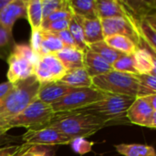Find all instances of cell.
I'll return each mask as SVG.
<instances>
[{"mask_svg":"<svg viewBox=\"0 0 156 156\" xmlns=\"http://www.w3.org/2000/svg\"><path fill=\"white\" fill-rule=\"evenodd\" d=\"M27 0H10L0 11V25L12 31L15 22L19 18H27Z\"/></svg>","mask_w":156,"mask_h":156,"instance_id":"obj_12","label":"cell"},{"mask_svg":"<svg viewBox=\"0 0 156 156\" xmlns=\"http://www.w3.org/2000/svg\"><path fill=\"white\" fill-rule=\"evenodd\" d=\"M73 15L85 19L98 18L95 10V0H69Z\"/></svg>","mask_w":156,"mask_h":156,"instance_id":"obj_23","label":"cell"},{"mask_svg":"<svg viewBox=\"0 0 156 156\" xmlns=\"http://www.w3.org/2000/svg\"><path fill=\"white\" fill-rule=\"evenodd\" d=\"M95 10L99 19L112 17L133 18L120 0H95Z\"/></svg>","mask_w":156,"mask_h":156,"instance_id":"obj_13","label":"cell"},{"mask_svg":"<svg viewBox=\"0 0 156 156\" xmlns=\"http://www.w3.org/2000/svg\"><path fill=\"white\" fill-rule=\"evenodd\" d=\"M155 14L150 15L144 17L139 22L140 32L142 39L144 45L155 55V37H156V25Z\"/></svg>","mask_w":156,"mask_h":156,"instance_id":"obj_19","label":"cell"},{"mask_svg":"<svg viewBox=\"0 0 156 156\" xmlns=\"http://www.w3.org/2000/svg\"><path fill=\"white\" fill-rule=\"evenodd\" d=\"M132 16L138 22L144 17L154 14L155 1H121Z\"/></svg>","mask_w":156,"mask_h":156,"instance_id":"obj_18","label":"cell"},{"mask_svg":"<svg viewBox=\"0 0 156 156\" xmlns=\"http://www.w3.org/2000/svg\"><path fill=\"white\" fill-rule=\"evenodd\" d=\"M73 16V13L70 9L69 4V0H67V4L66 5L59 10H57L55 12H53L52 14H50L47 18H45L42 21V26L41 28L45 27L46 26H48V24L55 22V21H58V20H63V19H70Z\"/></svg>","mask_w":156,"mask_h":156,"instance_id":"obj_31","label":"cell"},{"mask_svg":"<svg viewBox=\"0 0 156 156\" xmlns=\"http://www.w3.org/2000/svg\"><path fill=\"white\" fill-rule=\"evenodd\" d=\"M21 138L26 144L40 146L65 145L69 144L72 141L69 137L52 126H46L37 130H27Z\"/></svg>","mask_w":156,"mask_h":156,"instance_id":"obj_11","label":"cell"},{"mask_svg":"<svg viewBox=\"0 0 156 156\" xmlns=\"http://www.w3.org/2000/svg\"><path fill=\"white\" fill-rule=\"evenodd\" d=\"M89 48L90 50H92L93 52H95L96 54H98L101 58H102L105 61H107L109 64H112L116 59H118L120 57H122V53L114 50L113 48H112L111 47H109L104 40L94 43L92 45L89 46Z\"/></svg>","mask_w":156,"mask_h":156,"instance_id":"obj_28","label":"cell"},{"mask_svg":"<svg viewBox=\"0 0 156 156\" xmlns=\"http://www.w3.org/2000/svg\"><path fill=\"white\" fill-rule=\"evenodd\" d=\"M72 89L60 80L40 84L37 91V99L48 105H52Z\"/></svg>","mask_w":156,"mask_h":156,"instance_id":"obj_14","label":"cell"},{"mask_svg":"<svg viewBox=\"0 0 156 156\" xmlns=\"http://www.w3.org/2000/svg\"><path fill=\"white\" fill-rule=\"evenodd\" d=\"M64 48L65 47L61 40L54 33L42 29V41L39 57L48 54H55Z\"/></svg>","mask_w":156,"mask_h":156,"instance_id":"obj_24","label":"cell"},{"mask_svg":"<svg viewBox=\"0 0 156 156\" xmlns=\"http://www.w3.org/2000/svg\"><path fill=\"white\" fill-rule=\"evenodd\" d=\"M127 120L136 125L156 127V94L136 98L127 111Z\"/></svg>","mask_w":156,"mask_h":156,"instance_id":"obj_9","label":"cell"},{"mask_svg":"<svg viewBox=\"0 0 156 156\" xmlns=\"http://www.w3.org/2000/svg\"><path fill=\"white\" fill-rule=\"evenodd\" d=\"M21 145H5L0 147V156H15L20 150Z\"/></svg>","mask_w":156,"mask_h":156,"instance_id":"obj_39","label":"cell"},{"mask_svg":"<svg viewBox=\"0 0 156 156\" xmlns=\"http://www.w3.org/2000/svg\"><path fill=\"white\" fill-rule=\"evenodd\" d=\"M108 123L98 116L83 111L55 113L48 126H52L71 140L87 138L96 133Z\"/></svg>","mask_w":156,"mask_h":156,"instance_id":"obj_1","label":"cell"},{"mask_svg":"<svg viewBox=\"0 0 156 156\" xmlns=\"http://www.w3.org/2000/svg\"><path fill=\"white\" fill-rule=\"evenodd\" d=\"M91 77L88 74L85 68L74 69L68 70L66 75L60 80L61 82L70 88H91Z\"/></svg>","mask_w":156,"mask_h":156,"instance_id":"obj_20","label":"cell"},{"mask_svg":"<svg viewBox=\"0 0 156 156\" xmlns=\"http://www.w3.org/2000/svg\"><path fill=\"white\" fill-rule=\"evenodd\" d=\"M81 26L84 34V39L88 47L104 39L101 19H85L81 17Z\"/></svg>","mask_w":156,"mask_h":156,"instance_id":"obj_21","label":"cell"},{"mask_svg":"<svg viewBox=\"0 0 156 156\" xmlns=\"http://www.w3.org/2000/svg\"><path fill=\"white\" fill-rule=\"evenodd\" d=\"M66 68L55 54L40 56L35 64L34 76L39 84L59 81L67 73Z\"/></svg>","mask_w":156,"mask_h":156,"instance_id":"obj_10","label":"cell"},{"mask_svg":"<svg viewBox=\"0 0 156 156\" xmlns=\"http://www.w3.org/2000/svg\"><path fill=\"white\" fill-rule=\"evenodd\" d=\"M84 68L91 78L108 73L112 70L111 64H109L90 48H88L84 54Z\"/></svg>","mask_w":156,"mask_h":156,"instance_id":"obj_15","label":"cell"},{"mask_svg":"<svg viewBox=\"0 0 156 156\" xmlns=\"http://www.w3.org/2000/svg\"><path fill=\"white\" fill-rule=\"evenodd\" d=\"M135 67L139 74L155 75V55L145 48H138L133 54Z\"/></svg>","mask_w":156,"mask_h":156,"instance_id":"obj_17","label":"cell"},{"mask_svg":"<svg viewBox=\"0 0 156 156\" xmlns=\"http://www.w3.org/2000/svg\"><path fill=\"white\" fill-rule=\"evenodd\" d=\"M28 146H29V145H28V144H22V145H21V148H20V150L18 151V153H17V154H16L15 156H19V155H20V154H21V153H22V152H23V151H24V150H25L26 148H27Z\"/></svg>","mask_w":156,"mask_h":156,"instance_id":"obj_43","label":"cell"},{"mask_svg":"<svg viewBox=\"0 0 156 156\" xmlns=\"http://www.w3.org/2000/svg\"><path fill=\"white\" fill-rule=\"evenodd\" d=\"M67 4V0H41L43 20L53 12L62 9Z\"/></svg>","mask_w":156,"mask_h":156,"instance_id":"obj_32","label":"cell"},{"mask_svg":"<svg viewBox=\"0 0 156 156\" xmlns=\"http://www.w3.org/2000/svg\"><path fill=\"white\" fill-rule=\"evenodd\" d=\"M77 45V48H80L82 51H86L89 47L85 42L84 39V34H83V29L81 26V17L73 15V16L69 20V25L68 28Z\"/></svg>","mask_w":156,"mask_h":156,"instance_id":"obj_27","label":"cell"},{"mask_svg":"<svg viewBox=\"0 0 156 156\" xmlns=\"http://www.w3.org/2000/svg\"><path fill=\"white\" fill-rule=\"evenodd\" d=\"M93 144H94L92 142H88L85 138H75L69 144L72 150L79 154H85L90 153Z\"/></svg>","mask_w":156,"mask_h":156,"instance_id":"obj_34","label":"cell"},{"mask_svg":"<svg viewBox=\"0 0 156 156\" xmlns=\"http://www.w3.org/2000/svg\"><path fill=\"white\" fill-rule=\"evenodd\" d=\"M39 86L34 75L13 83V88L0 101V130L37 99Z\"/></svg>","mask_w":156,"mask_h":156,"instance_id":"obj_2","label":"cell"},{"mask_svg":"<svg viewBox=\"0 0 156 156\" xmlns=\"http://www.w3.org/2000/svg\"><path fill=\"white\" fill-rule=\"evenodd\" d=\"M13 88V83L6 81L0 84V101L10 91V90Z\"/></svg>","mask_w":156,"mask_h":156,"instance_id":"obj_40","label":"cell"},{"mask_svg":"<svg viewBox=\"0 0 156 156\" xmlns=\"http://www.w3.org/2000/svg\"><path fill=\"white\" fill-rule=\"evenodd\" d=\"M84 54L85 52L78 48H64L55 53L67 70L84 68Z\"/></svg>","mask_w":156,"mask_h":156,"instance_id":"obj_16","label":"cell"},{"mask_svg":"<svg viewBox=\"0 0 156 156\" xmlns=\"http://www.w3.org/2000/svg\"><path fill=\"white\" fill-rule=\"evenodd\" d=\"M69 20L70 19H63V20L55 21V22H52V23L48 24V26H46L42 29L52 32V33L60 32V31H63V30H66V29L69 28Z\"/></svg>","mask_w":156,"mask_h":156,"instance_id":"obj_37","label":"cell"},{"mask_svg":"<svg viewBox=\"0 0 156 156\" xmlns=\"http://www.w3.org/2000/svg\"><path fill=\"white\" fill-rule=\"evenodd\" d=\"M39 56L32 51L29 46L16 44L7 58V81L16 83L34 75V68Z\"/></svg>","mask_w":156,"mask_h":156,"instance_id":"obj_6","label":"cell"},{"mask_svg":"<svg viewBox=\"0 0 156 156\" xmlns=\"http://www.w3.org/2000/svg\"><path fill=\"white\" fill-rule=\"evenodd\" d=\"M27 19L28 20L31 31L41 29L43 16L41 0H29L27 5Z\"/></svg>","mask_w":156,"mask_h":156,"instance_id":"obj_26","label":"cell"},{"mask_svg":"<svg viewBox=\"0 0 156 156\" xmlns=\"http://www.w3.org/2000/svg\"><path fill=\"white\" fill-rule=\"evenodd\" d=\"M19 156H55L53 149L48 146L29 145Z\"/></svg>","mask_w":156,"mask_h":156,"instance_id":"obj_33","label":"cell"},{"mask_svg":"<svg viewBox=\"0 0 156 156\" xmlns=\"http://www.w3.org/2000/svg\"><path fill=\"white\" fill-rule=\"evenodd\" d=\"M41 41H42V29L38 30H32L31 31V37H30V48L34 53L39 56L40 48H41Z\"/></svg>","mask_w":156,"mask_h":156,"instance_id":"obj_36","label":"cell"},{"mask_svg":"<svg viewBox=\"0 0 156 156\" xmlns=\"http://www.w3.org/2000/svg\"><path fill=\"white\" fill-rule=\"evenodd\" d=\"M17 153H18V152H17Z\"/></svg>","mask_w":156,"mask_h":156,"instance_id":"obj_44","label":"cell"},{"mask_svg":"<svg viewBox=\"0 0 156 156\" xmlns=\"http://www.w3.org/2000/svg\"><path fill=\"white\" fill-rule=\"evenodd\" d=\"M112 70L115 71L130 73L134 75L139 74L135 67L133 55H122L112 64Z\"/></svg>","mask_w":156,"mask_h":156,"instance_id":"obj_30","label":"cell"},{"mask_svg":"<svg viewBox=\"0 0 156 156\" xmlns=\"http://www.w3.org/2000/svg\"><path fill=\"white\" fill-rule=\"evenodd\" d=\"M15 45L12 31L0 25V58L6 60L13 51Z\"/></svg>","mask_w":156,"mask_h":156,"instance_id":"obj_29","label":"cell"},{"mask_svg":"<svg viewBox=\"0 0 156 156\" xmlns=\"http://www.w3.org/2000/svg\"><path fill=\"white\" fill-rule=\"evenodd\" d=\"M54 115L55 112L52 111L50 105L37 99L9 121L0 130V133L5 134L9 130L16 127H24L27 130H37L48 126Z\"/></svg>","mask_w":156,"mask_h":156,"instance_id":"obj_5","label":"cell"},{"mask_svg":"<svg viewBox=\"0 0 156 156\" xmlns=\"http://www.w3.org/2000/svg\"><path fill=\"white\" fill-rule=\"evenodd\" d=\"M103 40L109 47L124 55H133L139 48L130 38L121 35L106 37Z\"/></svg>","mask_w":156,"mask_h":156,"instance_id":"obj_22","label":"cell"},{"mask_svg":"<svg viewBox=\"0 0 156 156\" xmlns=\"http://www.w3.org/2000/svg\"><path fill=\"white\" fill-rule=\"evenodd\" d=\"M54 34L61 40L65 48H77V45L69 29H66L60 32H56Z\"/></svg>","mask_w":156,"mask_h":156,"instance_id":"obj_38","label":"cell"},{"mask_svg":"<svg viewBox=\"0 0 156 156\" xmlns=\"http://www.w3.org/2000/svg\"><path fill=\"white\" fill-rule=\"evenodd\" d=\"M10 0H0V11L9 3Z\"/></svg>","mask_w":156,"mask_h":156,"instance_id":"obj_42","label":"cell"},{"mask_svg":"<svg viewBox=\"0 0 156 156\" xmlns=\"http://www.w3.org/2000/svg\"><path fill=\"white\" fill-rule=\"evenodd\" d=\"M135 99L136 98L126 95L107 93V96L103 100L92 103L80 111L92 113L108 124L126 122L128 121L126 117L127 111Z\"/></svg>","mask_w":156,"mask_h":156,"instance_id":"obj_3","label":"cell"},{"mask_svg":"<svg viewBox=\"0 0 156 156\" xmlns=\"http://www.w3.org/2000/svg\"><path fill=\"white\" fill-rule=\"evenodd\" d=\"M136 77L142 87L156 94V76L151 74H137Z\"/></svg>","mask_w":156,"mask_h":156,"instance_id":"obj_35","label":"cell"},{"mask_svg":"<svg viewBox=\"0 0 156 156\" xmlns=\"http://www.w3.org/2000/svg\"><path fill=\"white\" fill-rule=\"evenodd\" d=\"M106 96V92L99 90L93 87L73 88L60 100L50 106L55 113L78 111L103 100Z\"/></svg>","mask_w":156,"mask_h":156,"instance_id":"obj_7","label":"cell"},{"mask_svg":"<svg viewBox=\"0 0 156 156\" xmlns=\"http://www.w3.org/2000/svg\"><path fill=\"white\" fill-rule=\"evenodd\" d=\"M92 87L106 93L139 98L141 85L134 74L112 70L91 79Z\"/></svg>","mask_w":156,"mask_h":156,"instance_id":"obj_4","label":"cell"},{"mask_svg":"<svg viewBox=\"0 0 156 156\" xmlns=\"http://www.w3.org/2000/svg\"><path fill=\"white\" fill-rule=\"evenodd\" d=\"M103 37L121 35L130 38L139 48H145L151 51L144 43L140 32L139 22L134 18L112 17L101 19ZM152 52V51H151ZM153 53V52H152ZM154 54V53H153Z\"/></svg>","mask_w":156,"mask_h":156,"instance_id":"obj_8","label":"cell"},{"mask_svg":"<svg viewBox=\"0 0 156 156\" xmlns=\"http://www.w3.org/2000/svg\"><path fill=\"white\" fill-rule=\"evenodd\" d=\"M17 141V138L16 137H14V136H9L7 135L6 133L3 134V133H0V146L1 145H9L11 143H15Z\"/></svg>","mask_w":156,"mask_h":156,"instance_id":"obj_41","label":"cell"},{"mask_svg":"<svg viewBox=\"0 0 156 156\" xmlns=\"http://www.w3.org/2000/svg\"><path fill=\"white\" fill-rule=\"evenodd\" d=\"M118 154L123 156H156L154 147L144 144H125L114 145Z\"/></svg>","mask_w":156,"mask_h":156,"instance_id":"obj_25","label":"cell"}]
</instances>
